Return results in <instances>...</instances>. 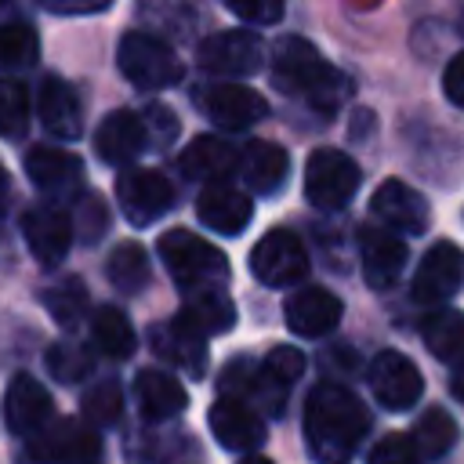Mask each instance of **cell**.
Here are the masks:
<instances>
[{"mask_svg": "<svg viewBox=\"0 0 464 464\" xmlns=\"http://www.w3.org/2000/svg\"><path fill=\"white\" fill-rule=\"evenodd\" d=\"M370 428L366 406L344 384H315L304 402V442L315 464H352Z\"/></svg>", "mask_w": 464, "mask_h": 464, "instance_id": "1", "label": "cell"}, {"mask_svg": "<svg viewBox=\"0 0 464 464\" xmlns=\"http://www.w3.org/2000/svg\"><path fill=\"white\" fill-rule=\"evenodd\" d=\"M272 80L283 94L304 98L312 109H323V112H334L348 94V80L304 36H283L276 44Z\"/></svg>", "mask_w": 464, "mask_h": 464, "instance_id": "2", "label": "cell"}, {"mask_svg": "<svg viewBox=\"0 0 464 464\" xmlns=\"http://www.w3.org/2000/svg\"><path fill=\"white\" fill-rule=\"evenodd\" d=\"M160 257L170 268V276L178 279L181 290L192 286H225L228 279V261L218 246H210L207 239H199L188 228H170L160 236Z\"/></svg>", "mask_w": 464, "mask_h": 464, "instance_id": "3", "label": "cell"}, {"mask_svg": "<svg viewBox=\"0 0 464 464\" xmlns=\"http://www.w3.org/2000/svg\"><path fill=\"white\" fill-rule=\"evenodd\" d=\"M116 62L138 91H167L181 80V62L174 54V47L152 33H138V29L123 33V40L116 47Z\"/></svg>", "mask_w": 464, "mask_h": 464, "instance_id": "4", "label": "cell"}, {"mask_svg": "<svg viewBox=\"0 0 464 464\" xmlns=\"http://www.w3.org/2000/svg\"><path fill=\"white\" fill-rule=\"evenodd\" d=\"M359 188V167L337 149H315L304 163V196L319 210H341Z\"/></svg>", "mask_w": 464, "mask_h": 464, "instance_id": "5", "label": "cell"}, {"mask_svg": "<svg viewBox=\"0 0 464 464\" xmlns=\"http://www.w3.org/2000/svg\"><path fill=\"white\" fill-rule=\"evenodd\" d=\"M29 453L40 464H98L102 439L87 420L54 417L40 435L29 439Z\"/></svg>", "mask_w": 464, "mask_h": 464, "instance_id": "6", "label": "cell"}, {"mask_svg": "<svg viewBox=\"0 0 464 464\" xmlns=\"http://www.w3.org/2000/svg\"><path fill=\"white\" fill-rule=\"evenodd\" d=\"M250 272L265 286H294L308 276V254L304 243L290 228H272L265 232L254 250H250Z\"/></svg>", "mask_w": 464, "mask_h": 464, "instance_id": "7", "label": "cell"}, {"mask_svg": "<svg viewBox=\"0 0 464 464\" xmlns=\"http://www.w3.org/2000/svg\"><path fill=\"white\" fill-rule=\"evenodd\" d=\"M261 58H265L261 36L250 33V29H225V33L207 36L196 47L199 69L210 72V76H221V80H239V76L257 72Z\"/></svg>", "mask_w": 464, "mask_h": 464, "instance_id": "8", "label": "cell"}, {"mask_svg": "<svg viewBox=\"0 0 464 464\" xmlns=\"http://www.w3.org/2000/svg\"><path fill=\"white\" fill-rule=\"evenodd\" d=\"M116 199H120V210H123V218L130 225H152L156 218H163L170 210L174 188H170V181L160 170L134 167V170H123L120 174Z\"/></svg>", "mask_w": 464, "mask_h": 464, "instance_id": "9", "label": "cell"}, {"mask_svg": "<svg viewBox=\"0 0 464 464\" xmlns=\"http://www.w3.org/2000/svg\"><path fill=\"white\" fill-rule=\"evenodd\" d=\"M22 236H25L29 254H33L40 265L54 268L58 261H65L76 228H72V218H69L62 207L36 203V207H29L25 218H22Z\"/></svg>", "mask_w": 464, "mask_h": 464, "instance_id": "10", "label": "cell"}, {"mask_svg": "<svg viewBox=\"0 0 464 464\" xmlns=\"http://www.w3.org/2000/svg\"><path fill=\"white\" fill-rule=\"evenodd\" d=\"M464 283V250L450 239H439L428 246V254L417 265L413 276V297L420 304H439L446 297H453Z\"/></svg>", "mask_w": 464, "mask_h": 464, "instance_id": "11", "label": "cell"}, {"mask_svg": "<svg viewBox=\"0 0 464 464\" xmlns=\"http://www.w3.org/2000/svg\"><path fill=\"white\" fill-rule=\"evenodd\" d=\"M366 381L384 410H410L424 392L420 370L402 352H377L366 370Z\"/></svg>", "mask_w": 464, "mask_h": 464, "instance_id": "12", "label": "cell"}, {"mask_svg": "<svg viewBox=\"0 0 464 464\" xmlns=\"http://www.w3.org/2000/svg\"><path fill=\"white\" fill-rule=\"evenodd\" d=\"M218 388L228 395V399H239L268 417H279L283 413V402H286V384H279L265 362H250V359H236L225 366Z\"/></svg>", "mask_w": 464, "mask_h": 464, "instance_id": "13", "label": "cell"}, {"mask_svg": "<svg viewBox=\"0 0 464 464\" xmlns=\"http://www.w3.org/2000/svg\"><path fill=\"white\" fill-rule=\"evenodd\" d=\"M4 420H7L11 435H22V439L40 435L54 420L51 392L36 377H29V373L11 377L7 392H4Z\"/></svg>", "mask_w": 464, "mask_h": 464, "instance_id": "14", "label": "cell"}, {"mask_svg": "<svg viewBox=\"0 0 464 464\" xmlns=\"http://www.w3.org/2000/svg\"><path fill=\"white\" fill-rule=\"evenodd\" d=\"M199 109L207 112V120L221 130H246L254 127L257 120H265L268 105L261 102L257 91L243 87V83H210L203 94H199Z\"/></svg>", "mask_w": 464, "mask_h": 464, "instance_id": "15", "label": "cell"}, {"mask_svg": "<svg viewBox=\"0 0 464 464\" xmlns=\"http://www.w3.org/2000/svg\"><path fill=\"white\" fill-rule=\"evenodd\" d=\"M152 348L163 362L178 366L188 377H203L207 373V334L196 330L185 315L163 319L152 326Z\"/></svg>", "mask_w": 464, "mask_h": 464, "instance_id": "16", "label": "cell"}, {"mask_svg": "<svg viewBox=\"0 0 464 464\" xmlns=\"http://www.w3.org/2000/svg\"><path fill=\"white\" fill-rule=\"evenodd\" d=\"M370 214H373L384 228H392V232L417 236V232L428 228V199H424L417 188H410L406 181H399V178H388V181L373 192Z\"/></svg>", "mask_w": 464, "mask_h": 464, "instance_id": "17", "label": "cell"}, {"mask_svg": "<svg viewBox=\"0 0 464 464\" xmlns=\"http://www.w3.org/2000/svg\"><path fill=\"white\" fill-rule=\"evenodd\" d=\"M359 265H362V279L373 290H388L406 265V243L392 228H362L359 232Z\"/></svg>", "mask_w": 464, "mask_h": 464, "instance_id": "18", "label": "cell"}, {"mask_svg": "<svg viewBox=\"0 0 464 464\" xmlns=\"http://www.w3.org/2000/svg\"><path fill=\"white\" fill-rule=\"evenodd\" d=\"M145 145H149L145 120H141L138 112H127V109L109 112V116L98 123V130H94V152H98V160H105L109 167L130 163Z\"/></svg>", "mask_w": 464, "mask_h": 464, "instance_id": "19", "label": "cell"}, {"mask_svg": "<svg viewBox=\"0 0 464 464\" xmlns=\"http://www.w3.org/2000/svg\"><path fill=\"white\" fill-rule=\"evenodd\" d=\"M207 420H210L214 439H218L225 450H257V446L265 442L261 413H257L254 406L239 402V399L221 395V399L210 406Z\"/></svg>", "mask_w": 464, "mask_h": 464, "instance_id": "20", "label": "cell"}, {"mask_svg": "<svg viewBox=\"0 0 464 464\" xmlns=\"http://www.w3.org/2000/svg\"><path fill=\"white\" fill-rule=\"evenodd\" d=\"M283 319H286L290 334H297V337H323L341 323V301L323 286H304V290L290 294Z\"/></svg>", "mask_w": 464, "mask_h": 464, "instance_id": "21", "label": "cell"}, {"mask_svg": "<svg viewBox=\"0 0 464 464\" xmlns=\"http://www.w3.org/2000/svg\"><path fill=\"white\" fill-rule=\"evenodd\" d=\"M196 214L207 228L221 232V236H239L246 225H250V214H254V203L243 188H232L225 181L218 185H207L196 199Z\"/></svg>", "mask_w": 464, "mask_h": 464, "instance_id": "22", "label": "cell"}, {"mask_svg": "<svg viewBox=\"0 0 464 464\" xmlns=\"http://www.w3.org/2000/svg\"><path fill=\"white\" fill-rule=\"evenodd\" d=\"M36 112H40V123L62 138V141H72L83 134V109H80V94L58 80V76H47L40 83V94H36Z\"/></svg>", "mask_w": 464, "mask_h": 464, "instance_id": "23", "label": "cell"}, {"mask_svg": "<svg viewBox=\"0 0 464 464\" xmlns=\"http://www.w3.org/2000/svg\"><path fill=\"white\" fill-rule=\"evenodd\" d=\"M25 174L40 192L65 196V192H72L80 185L83 167H80V160L72 152H65L58 145H33L25 152Z\"/></svg>", "mask_w": 464, "mask_h": 464, "instance_id": "24", "label": "cell"}, {"mask_svg": "<svg viewBox=\"0 0 464 464\" xmlns=\"http://www.w3.org/2000/svg\"><path fill=\"white\" fill-rule=\"evenodd\" d=\"M236 167H239V152H236L225 138H218V134H199V138L188 141V149L181 152V170H185L192 181H203V185L225 181Z\"/></svg>", "mask_w": 464, "mask_h": 464, "instance_id": "25", "label": "cell"}, {"mask_svg": "<svg viewBox=\"0 0 464 464\" xmlns=\"http://www.w3.org/2000/svg\"><path fill=\"white\" fill-rule=\"evenodd\" d=\"M239 174L254 192L276 196L290 174V160L276 141H250L239 152Z\"/></svg>", "mask_w": 464, "mask_h": 464, "instance_id": "26", "label": "cell"}, {"mask_svg": "<svg viewBox=\"0 0 464 464\" xmlns=\"http://www.w3.org/2000/svg\"><path fill=\"white\" fill-rule=\"evenodd\" d=\"M181 304H185L181 315L196 330H203L207 337L210 334H225L236 323V304H232V297H228L225 286H192V290H181Z\"/></svg>", "mask_w": 464, "mask_h": 464, "instance_id": "27", "label": "cell"}, {"mask_svg": "<svg viewBox=\"0 0 464 464\" xmlns=\"http://www.w3.org/2000/svg\"><path fill=\"white\" fill-rule=\"evenodd\" d=\"M134 395H138V406L149 420H170L188 402L185 388L163 370H141L134 377Z\"/></svg>", "mask_w": 464, "mask_h": 464, "instance_id": "28", "label": "cell"}, {"mask_svg": "<svg viewBox=\"0 0 464 464\" xmlns=\"http://www.w3.org/2000/svg\"><path fill=\"white\" fill-rule=\"evenodd\" d=\"M149 254L141 243H116V250L105 261V276L120 294H141L149 286Z\"/></svg>", "mask_w": 464, "mask_h": 464, "instance_id": "29", "label": "cell"}, {"mask_svg": "<svg viewBox=\"0 0 464 464\" xmlns=\"http://www.w3.org/2000/svg\"><path fill=\"white\" fill-rule=\"evenodd\" d=\"M424 344L442 362H464V312L442 308L424 319Z\"/></svg>", "mask_w": 464, "mask_h": 464, "instance_id": "30", "label": "cell"}, {"mask_svg": "<svg viewBox=\"0 0 464 464\" xmlns=\"http://www.w3.org/2000/svg\"><path fill=\"white\" fill-rule=\"evenodd\" d=\"M91 334H94V344H98L105 355H112V359H127V355L134 352V344H138V334H134L130 319H127L116 304H105V308L94 312Z\"/></svg>", "mask_w": 464, "mask_h": 464, "instance_id": "31", "label": "cell"}, {"mask_svg": "<svg viewBox=\"0 0 464 464\" xmlns=\"http://www.w3.org/2000/svg\"><path fill=\"white\" fill-rule=\"evenodd\" d=\"M413 442H417V450H420L424 460H439L457 442V420L442 406H428L420 413L417 428H413Z\"/></svg>", "mask_w": 464, "mask_h": 464, "instance_id": "32", "label": "cell"}, {"mask_svg": "<svg viewBox=\"0 0 464 464\" xmlns=\"http://www.w3.org/2000/svg\"><path fill=\"white\" fill-rule=\"evenodd\" d=\"M40 301L58 326H76L87 312V286L80 279H58L40 294Z\"/></svg>", "mask_w": 464, "mask_h": 464, "instance_id": "33", "label": "cell"}, {"mask_svg": "<svg viewBox=\"0 0 464 464\" xmlns=\"http://www.w3.org/2000/svg\"><path fill=\"white\" fill-rule=\"evenodd\" d=\"M36 33L25 22H0V72L29 69L36 62Z\"/></svg>", "mask_w": 464, "mask_h": 464, "instance_id": "34", "label": "cell"}, {"mask_svg": "<svg viewBox=\"0 0 464 464\" xmlns=\"http://www.w3.org/2000/svg\"><path fill=\"white\" fill-rule=\"evenodd\" d=\"M83 417L91 428H112L123 417V392L116 381H98L94 388L83 392Z\"/></svg>", "mask_w": 464, "mask_h": 464, "instance_id": "35", "label": "cell"}, {"mask_svg": "<svg viewBox=\"0 0 464 464\" xmlns=\"http://www.w3.org/2000/svg\"><path fill=\"white\" fill-rule=\"evenodd\" d=\"M91 366H94L91 352L83 344H76V341H58V344L47 348V370L62 384H80L91 373Z\"/></svg>", "mask_w": 464, "mask_h": 464, "instance_id": "36", "label": "cell"}, {"mask_svg": "<svg viewBox=\"0 0 464 464\" xmlns=\"http://www.w3.org/2000/svg\"><path fill=\"white\" fill-rule=\"evenodd\" d=\"M29 127V91L18 80H0V134L18 138Z\"/></svg>", "mask_w": 464, "mask_h": 464, "instance_id": "37", "label": "cell"}, {"mask_svg": "<svg viewBox=\"0 0 464 464\" xmlns=\"http://www.w3.org/2000/svg\"><path fill=\"white\" fill-rule=\"evenodd\" d=\"M72 228H76V236H80L87 246H94V243H102V239H105V232H109V207L102 203V196L87 192V196H80V199H76Z\"/></svg>", "mask_w": 464, "mask_h": 464, "instance_id": "38", "label": "cell"}, {"mask_svg": "<svg viewBox=\"0 0 464 464\" xmlns=\"http://www.w3.org/2000/svg\"><path fill=\"white\" fill-rule=\"evenodd\" d=\"M366 464H424V457H420L413 435H399L395 431V435L377 439V446L370 450Z\"/></svg>", "mask_w": 464, "mask_h": 464, "instance_id": "39", "label": "cell"}, {"mask_svg": "<svg viewBox=\"0 0 464 464\" xmlns=\"http://www.w3.org/2000/svg\"><path fill=\"white\" fill-rule=\"evenodd\" d=\"M265 370L279 381V384H294L301 373H304V355L297 352V348H290V344H276L268 355H265Z\"/></svg>", "mask_w": 464, "mask_h": 464, "instance_id": "40", "label": "cell"}, {"mask_svg": "<svg viewBox=\"0 0 464 464\" xmlns=\"http://www.w3.org/2000/svg\"><path fill=\"white\" fill-rule=\"evenodd\" d=\"M141 120H145V134H149V145H156V149H167V145L178 138V120H174V112H167L163 105H149V109L141 112Z\"/></svg>", "mask_w": 464, "mask_h": 464, "instance_id": "41", "label": "cell"}, {"mask_svg": "<svg viewBox=\"0 0 464 464\" xmlns=\"http://www.w3.org/2000/svg\"><path fill=\"white\" fill-rule=\"evenodd\" d=\"M232 14H239L250 25H272L283 18V0H225Z\"/></svg>", "mask_w": 464, "mask_h": 464, "instance_id": "42", "label": "cell"}, {"mask_svg": "<svg viewBox=\"0 0 464 464\" xmlns=\"http://www.w3.org/2000/svg\"><path fill=\"white\" fill-rule=\"evenodd\" d=\"M442 91H446V98H450L457 109H464V51H460V54H453V58L446 62Z\"/></svg>", "mask_w": 464, "mask_h": 464, "instance_id": "43", "label": "cell"}, {"mask_svg": "<svg viewBox=\"0 0 464 464\" xmlns=\"http://www.w3.org/2000/svg\"><path fill=\"white\" fill-rule=\"evenodd\" d=\"M40 4L54 14H94V11H105L112 0H40Z\"/></svg>", "mask_w": 464, "mask_h": 464, "instance_id": "44", "label": "cell"}, {"mask_svg": "<svg viewBox=\"0 0 464 464\" xmlns=\"http://www.w3.org/2000/svg\"><path fill=\"white\" fill-rule=\"evenodd\" d=\"M450 392H453V399H457V402H464V362L450 373Z\"/></svg>", "mask_w": 464, "mask_h": 464, "instance_id": "45", "label": "cell"}, {"mask_svg": "<svg viewBox=\"0 0 464 464\" xmlns=\"http://www.w3.org/2000/svg\"><path fill=\"white\" fill-rule=\"evenodd\" d=\"M4 199H7V170L0 167V203H4Z\"/></svg>", "mask_w": 464, "mask_h": 464, "instance_id": "46", "label": "cell"}, {"mask_svg": "<svg viewBox=\"0 0 464 464\" xmlns=\"http://www.w3.org/2000/svg\"><path fill=\"white\" fill-rule=\"evenodd\" d=\"M239 464H272V460H268V457H243Z\"/></svg>", "mask_w": 464, "mask_h": 464, "instance_id": "47", "label": "cell"}, {"mask_svg": "<svg viewBox=\"0 0 464 464\" xmlns=\"http://www.w3.org/2000/svg\"><path fill=\"white\" fill-rule=\"evenodd\" d=\"M460 29H464V0H460Z\"/></svg>", "mask_w": 464, "mask_h": 464, "instance_id": "48", "label": "cell"}, {"mask_svg": "<svg viewBox=\"0 0 464 464\" xmlns=\"http://www.w3.org/2000/svg\"><path fill=\"white\" fill-rule=\"evenodd\" d=\"M0 4H4V0H0Z\"/></svg>", "mask_w": 464, "mask_h": 464, "instance_id": "49", "label": "cell"}]
</instances>
